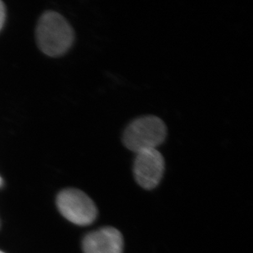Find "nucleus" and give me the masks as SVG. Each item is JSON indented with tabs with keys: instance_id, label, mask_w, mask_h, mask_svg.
Segmentation results:
<instances>
[{
	"instance_id": "nucleus-1",
	"label": "nucleus",
	"mask_w": 253,
	"mask_h": 253,
	"mask_svg": "<svg viewBox=\"0 0 253 253\" xmlns=\"http://www.w3.org/2000/svg\"><path fill=\"white\" fill-rule=\"evenodd\" d=\"M36 37L43 53L51 57L62 55L72 47L74 31L59 13L45 12L39 21Z\"/></svg>"
},
{
	"instance_id": "nucleus-6",
	"label": "nucleus",
	"mask_w": 253,
	"mask_h": 253,
	"mask_svg": "<svg viewBox=\"0 0 253 253\" xmlns=\"http://www.w3.org/2000/svg\"><path fill=\"white\" fill-rule=\"evenodd\" d=\"M5 21V7L3 3L0 1V30L2 29Z\"/></svg>"
},
{
	"instance_id": "nucleus-5",
	"label": "nucleus",
	"mask_w": 253,
	"mask_h": 253,
	"mask_svg": "<svg viewBox=\"0 0 253 253\" xmlns=\"http://www.w3.org/2000/svg\"><path fill=\"white\" fill-rule=\"evenodd\" d=\"M82 249L84 253H123L124 239L114 227H103L86 234Z\"/></svg>"
},
{
	"instance_id": "nucleus-3",
	"label": "nucleus",
	"mask_w": 253,
	"mask_h": 253,
	"mask_svg": "<svg viewBox=\"0 0 253 253\" xmlns=\"http://www.w3.org/2000/svg\"><path fill=\"white\" fill-rule=\"evenodd\" d=\"M60 213L70 222L80 226H87L98 217L95 203L84 192L77 189L62 190L57 198Z\"/></svg>"
},
{
	"instance_id": "nucleus-2",
	"label": "nucleus",
	"mask_w": 253,
	"mask_h": 253,
	"mask_svg": "<svg viewBox=\"0 0 253 253\" xmlns=\"http://www.w3.org/2000/svg\"><path fill=\"white\" fill-rule=\"evenodd\" d=\"M168 136L165 122L149 115L132 121L124 130L122 142L125 147L137 153L148 149H157Z\"/></svg>"
},
{
	"instance_id": "nucleus-4",
	"label": "nucleus",
	"mask_w": 253,
	"mask_h": 253,
	"mask_svg": "<svg viewBox=\"0 0 253 253\" xmlns=\"http://www.w3.org/2000/svg\"><path fill=\"white\" fill-rule=\"evenodd\" d=\"M133 173L137 184L143 189L152 190L159 185L165 171V160L157 149H148L135 153Z\"/></svg>"
},
{
	"instance_id": "nucleus-7",
	"label": "nucleus",
	"mask_w": 253,
	"mask_h": 253,
	"mask_svg": "<svg viewBox=\"0 0 253 253\" xmlns=\"http://www.w3.org/2000/svg\"><path fill=\"white\" fill-rule=\"evenodd\" d=\"M1 184H2V179L0 178V185H1Z\"/></svg>"
},
{
	"instance_id": "nucleus-8",
	"label": "nucleus",
	"mask_w": 253,
	"mask_h": 253,
	"mask_svg": "<svg viewBox=\"0 0 253 253\" xmlns=\"http://www.w3.org/2000/svg\"><path fill=\"white\" fill-rule=\"evenodd\" d=\"M0 253H3V252L0 251Z\"/></svg>"
}]
</instances>
